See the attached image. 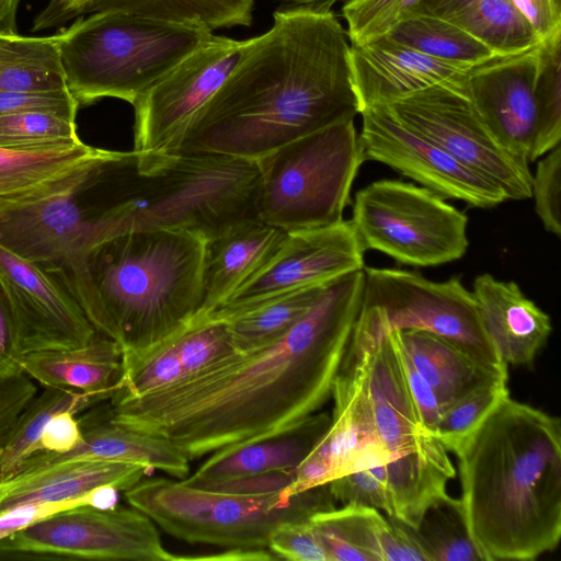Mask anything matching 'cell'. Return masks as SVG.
<instances>
[{
	"mask_svg": "<svg viewBox=\"0 0 561 561\" xmlns=\"http://www.w3.org/2000/svg\"><path fill=\"white\" fill-rule=\"evenodd\" d=\"M364 268L328 282L278 341L148 393L108 399L119 426L165 438L190 460L279 436L331 397L359 312Z\"/></svg>",
	"mask_w": 561,
	"mask_h": 561,
	"instance_id": "6da1fadb",
	"label": "cell"
},
{
	"mask_svg": "<svg viewBox=\"0 0 561 561\" xmlns=\"http://www.w3.org/2000/svg\"><path fill=\"white\" fill-rule=\"evenodd\" d=\"M351 43L332 11L283 8L198 111L172 152L257 160L360 113Z\"/></svg>",
	"mask_w": 561,
	"mask_h": 561,
	"instance_id": "7a4b0ae2",
	"label": "cell"
},
{
	"mask_svg": "<svg viewBox=\"0 0 561 561\" xmlns=\"http://www.w3.org/2000/svg\"><path fill=\"white\" fill-rule=\"evenodd\" d=\"M459 499L483 561H529L561 538V421L510 396L460 442Z\"/></svg>",
	"mask_w": 561,
	"mask_h": 561,
	"instance_id": "3957f363",
	"label": "cell"
},
{
	"mask_svg": "<svg viewBox=\"0 0 561 561\" xmlns=\"http://www.w3.org/2000/svg\"><path fill=\"white\" fill-rule=\"evenodd\" d=\"M206 238L183 228H135L94 242L80 307L123 356L161 344L197 314Z\"/></svg>",
	"mask_w": 561,
	"mask_h": 561,
	"instance_id": "277c9868",
	"label": "cell"
},
{
	"mask_svg": "<svg viewBox=\"0 0 561 561\" xmlns=\"http://www.w3.org/2000/svg\"><path fill=\"white\" fill-rule=\"evenodd\" d=\"M139 171L126 202L93 218L100 240L135 228H183L206 239L256 217L255 160L207 152L139 153Z\"/></svg>",
	"mask_w": 561,
	"mask_h": 561,
	"instance_id": "5b68a950",
	"label": "cell"
},
{
	"mask_svg": "<svg viewBox=\"0 0 561 561\" xmlns=\"http://www.w3.org/2000/svg\"><path fill=\"white\" fill-rule=\"evenodd\" d=\"M213 34L202 24L110 10L78 16L56 37L67 90L79 105L104 98L133 105Z\"/></svg>",
	"mask_w": 561,
	"mask_h": 561,
	"instance_id": "8992f818",
	"label": "cell"
},
{
	"mask_svg": "<svg viewBox=\"0 0 561 561\" xmlns=\"http://www.w3.org/2000/svg\"><path fill=\"white\" fill-rule=\"evenodd\" d=\"M352 335L365 351L375 433L388 457L392 516L415 528L432 505L449 497L446 486L455 469L448 450L422 424L394 332L355 324Z\"/></svg>",
	"mask_w": 561,
	"mask_h": 561,
	"instance_id": "52a82bcc",
	"label": "cell"
},
{
	"mask_svg": "<svg viewBox=\"0 0 561 561\" xmlns=\"http://www.w3.org/2000/svg\"><path fill=\"white\" fill-rule=\"evenodd\" d=\"M124 497L170 536L225 549L265 550L286 522L309 520L335 507L329 485L297 494L242 495L203 490L168 478H142Z\"/></svg>",
	"mask_w": 561,
	"mask_h": 561,
	"instance_id": "ba28073f",
	"label": "cell"
},
{
	"mask_svg": "<svg viewBox=\"0 0 561 561\" xmlns=\"http://www.w3.org/2000/svg\"><path fill=\"white\" fill-rule=\"evenodd\" d=\"M255 161L256 217L285 232L341 222L364 162L354 121L302 136Z\"/></svg>",
	"mask_w": 561,
	"mask_h": 561,
	"instance_id": "9c48e42d",
	"label": "cell"
},
{
	"mask_svg": "<svg viewBox=\"0 0 561 561\" xmlns=\"http://www.w3.org/2000/svg\"><path fill=\"white\" fill-rule=\"evenodd\" d=\"M468 95L501 147L528 168L561 138V35L469 69Z\"/></svg>",
	"mask_w": 561,
	"mask_h": 561,
	"instance_id": "30bf717a",
	"label": "cell"
},
{
	"mask_svg": "<svg viewBox=\"0 0 561 561\" xmlns=\"http://www.w3.org/2000/svg\"><path fill=\"white\" fill-rule=\"evenodd\" d=\"M364 289L356 323L377 333L422 330L438 335L485 368L507 374L489 339L472 291L459 277L433 282L397 268H364Z\"/></svg>",
	"mask_w": 561,
	"mask_h": 561,
	"instance_id": "8fae6325",
	"label": "cell"
},
{
	"mask_svg": "<svg viewBox=\"0 0 561 561\" xmlns=\"http://www.w3.org/2000/svg\"><path fill=\"white\" fill-rule=\"evenodd\" d=\"M122 151L98 149L58 190L0 210V243L38 264L80 304L91 214L80 198L101 184Z\"/></svg>",
	"mask_w": 561,
	"mask_h": 561,
	"instance_id": "7c38bea8",
	"label": "cell"
},
{
	"mask_svg": "<svg viewBox=\"0 0 561 561\" xmlns=\"http://www.w3.org/2000/svg\"><path fill=\"white\" fill-rule=\"evenodd\" d=\"M352 224L364 249L396 261L434 266L467 251V216L433 191L380 180L358 191Z\"/></svg>",
	"mask_w": 561,
	"mask_h": 561,
	"instance_id": "4fadbf2b",
	"label": "cell"
},
{
	"mask_svg": "<svg viewBox=\"0 0 561 561\" xmlns=\"http://www.w3.org/2000/svg\"><path fill=\"white\" fill-rule=\"evenodd\" d=\"M162 543L156 524L130 506H78L0 540V559L180 561Z\"/></svg>",
	"mask_w": 561,
	"mask_h": 561,
	"instance_id": "5bb4252c",
	"label": "cell"
},
{
	"mask_svg": "<svg viewBox=\"0 0 561 561\" xmlns=\"http://www.w3.org/2000/svg\"><path fill=\"white\" fill-rule=\"evenodd\" d=\"M380 105L398 122L496 184L507 199L531 197L529 168L496 141L474 108L466 81L435 84Z\"/></svg>",
	"mask_w": 561,
	"mask_h": 561,
	"instance_id": "9a60e30c",
	"label": "cell"
},
{
	"mask_svg": "<svg viewBox=\"0 0 561 561\" xmlns=\"http://www.w3.org/2000/svg\"><path fill=\"white\" fill-rule=\"evenodd\" d=\"M250 44L251 38L239 41L213 34L144 92L133 104L134 151L172 152Z\"/></svg>",
	"mask_w": 561,
	"mask_h": 561,
	"instance_id": "2e32d148",
	"label": "cell"
},
{
	"mask_svg": "<svg viewBox=\"0 0 561 561\" xmlns=\"http://www.w3.org/2000/svg\"><path fill=\"white\" fill-rule=\"evenodd\" d=\"M364 251L351 220L286 232L267 262L205 318L226 319L279 294L362 270Z\"/></svg>",
	"mask_w": 561,
	"mask_h": 561,
	"instance_id": "e0dca14e",
	"label": "cell"
},
{
	"mask_svg": "<svg viewBox=\"0 0 561 561\" xmlns=\"http://www.w3.org/2000/svg\"><path fill=\"white\" fill-rule=\"evenodd\" d=\"M358 136L363 160L389 165L442 197L471 206L493 207L506 201L493 182L451 157L424 135L392 117L381 105L364 110Z\"/></svg>",
	"mask_w": 561,
	"mask_h": 561,
	"instance_id": "ac0fdd59",
	"label": "cell"
},
{
	"mask_svg": "<svg viewBox=\"0 0 561 561\" xmlns=\"http://www.w3.org/2000/svg\"><path fill=\"white\" fill-rule=\"evenodd\" d=\"M0 287L9 302L23 356L81 347L96 335L78 301L55 277L1 243Z\"/></svg>",
	"mask_w": 561,
	"mask_h": 561,
	"instance_id": "d6986e66",
	"label": "cell"
},
{
	"mask_svg": "<svg viewBox=\"0 0 561 561\" xmlns=\"http://www.w3.org/2000/svg\"><path fill=\"white\" fill-rule=\"evenodd\" d=\"M331 397L334 408L330 425L297 467L298 479L309 486L329 483L359 450L379 443L367 392L365 351L354 336H351Z\"/></svg>",
	"mask_w": 561,
	"mask_h": 561,
	"instance_id": "ffe728a7",
	"label": "cell"
},
{
	"mask_svg": "<svg viewBox=\"0 0 561 561\" xmlns=\"http://www.w3.org/2000/svg\"><path fill=\"white\" fill-rule=\"evenodd\" d=\"M350 61L360 113L435 84L465 82L470 69L427 56L388 35L351 44Z\"/></svg>",
	"mask_w": 561,
	"mask_h": 561,
	"instance_id": "44dd1931",
	"label": "cell"
},
{
	"mask_svg": "<svg viewBox=\"0 0 561 561\" xmlns=\"http://www.w3.org/2000/svg\"><path fill=\"white\" fill-rule=\"evenodd\" d=\"M79 420L82 440L67 453L39 450L26 457L12 474L19 478L46 467L67 461H113L163 471L174 479L190 473V458L172 442L139 433L115 423L102 405L84 413Z\"/></svg>",
	"mask_w": 561,
	"mask_h": 561,
	"instance_id": "7402d4cb",
	"label": "cell"
},
{
	"mask_svg": "<svg viewBox=\"0 0 561 561\" xmlns=\"http://www.w3.org/2000/svg\"><path fill=\"white\" fill-rule=\"evenodd\" d=\"M473 297L483 328L506 365L531 366L551 331L550 317L514 282L482 274Z\"/></svg>",
	"mask_w": 561,
	"mask_h": 561,
	"instance_id": "603a6c76",
	"label": "cell"
},
{
	"mask_svg": "<svg viewBox=\"0 0 561 561\" xmlns=\"http://www.w3.org/2000/svg\"><path fill=\"white\" fill-rule=\"evenodd\" d=\"M285 236V231L259 218H247L207 238L202 301L194 319L209 316L257 272L274 254Z\"/></svg>",
	"mask_w": 561,
	"mask_h": 561,
	"instance_id": "cb8c5ba5",
	"label": "cell"
},
{
	"mask_svg": "<svg viewBox=\"0 0 561 561\" xmlns=\"http://www.w3.org/2000/svg\"><path fill=\"white\" fill-rule=\"evenodd\" d=\"M310 522L330 561H407L413 552L400 526L369 506L345 504L319 512Z\"/></svg>",
	"mask_w": 561,
	"mask_h": 561,
	"instance_id": "d4e9b609",
	"label": "cell"
},
{
	"mask_svg": "<svg viewBox=\"0 0 561 561\" xmlns=\"http://www.w3.org/2000/svg\"><path fill=\"white\" fill-rule=\"evenodd\" d=\"M150 472L142 466L113 461L56 463L0 483V515L25 504L77 499L101 485L124 492Z\"/></svg>",
	"mask_w": 561,
	"mask_h": 561,
	"instance_id": "484cf974",
	"label": "cell"
},
{
	"mask_svg": "<svg viewBox=\"0 0 561 561\" xmlns=\"http://www.w3.org/2000/svg\"><path fill=\"white\" fill-rule=\"evenodd\" d=\"M23 374L44 387L76 389L108 400L123 377V352L113 340L96 333L85 345L28 353Z\"/></svg>",
	"mask_w": 561,
	"mask_h": 561,
	"instance_id": "4316f807",
	"label": "cell"
},
{
	"mask_svg": "<svg viewBox=\"0 0 561 561\" xmlns=\"http://www.w3.org/2000/svg\"><path fill=\"white\" fill-rule=\"evenodd\" d=\"M331 417L319 412L279 436L225 451H215L191 476L181 481L196 486L240 476L296 470L329 427Z\"/></svg>",
	"mask_w": 561,
	"mask_h": 561,
	"instance_id": "83f0119b",
	"label": "cell"
},
{
	"mask_svg": "<svg viewBox=\"0 0 561 561\" xmlns=\"http://www.w3.org/2000/svg\"><path fill=\"white\" fill-rule=\"evenodd\" d=\"M404 353L415 369L433 389L442 412L484 381L494 373L451 342L422 330H393Z\"/></svg>",
	"mask_w": 561,
	"mask_h": 561,
	"instance_id": "f1b7e54d",
	"label": "cell"
},
{
	"mask_svg": "<svg viewBox=\"0 0 561 561\" xmlns=\"http://www.w3.org/2000/svg\"><path fill=\"white\" fill-rule=\"evenodd\" d=\"M96 150L83 142L39 151L0 147V210L58 190Z\"/></svg>",
	"mask_w": 561,
	"mask_h": 561,
	"instance_id": "f546056e",
	"label": "cell"
},
{
	"mask_svg": "<svg viewBox=\"0 0 561 561\" xmlns=\"http://www.w3.org/2000/svg\"><path fill=\"white\" fill-rule=\"evenodd\" d=\"M254 0H90L78 16L100 11H122L174 23L202 24L209 30L249 26Z\"/></svg>",
	"mask_w": 561,
	"mask_h": 561,
	"instance_id": "4dcf8cb0",
	"label": "cell"
},
{
	"mask_svg": "<svg viewBox=\"0 0 561 561\" xmlns=\"http://www.w3.org/2000/svg\"><path fill=\"white\" fill-rule=\"evenodd\" d=\"M67 90L56 34L0 35V92Z\"/></svg>",
	"mask_w": 561,
	"mask_h": 561,
	"instance_id": "1f68e13d",
	"label": "cell"
},
{
	"mask_svg": "<svg viewBox=\"0 0 561 561\" xmlns=\"http://www.w3.org/2000/svg\"><path fill=\"white\" fill-rule=\"evenodd\" d=\"M325 284L279 294L221 319L236 351L248 353L278 341L313 306Z\"/></svg>",
	"mask_w": 561,
	"mask_h": 561,
	"instance_id": "d6a6232c",
	"label": "cell"
},
{
	"mask_svg": "<svg viewBox=\"0 0 561 561\" xmlns=\"http://www.w3.org/2000/svg\"><path fill=\"white\" fill-rule=\"evenodd\" d=\"M104 401L102 396L76 389L44 387L0 444V483L10 479L27 456L38 451L42 430L55 413L71 410L78 414Z\"/></svg>",
	"mask_w": 561,
	"mask_h": 561,
	"instance_id": "836d02e7",
	"label": "cell"
},
{
	"mask_svg": "<svg viewBox=\"0 0 561 561\" xmlns=\"http://www.w3.org/2000/svg\"><path fill=\"white\" fill-rule=\"evenodd\" d=\"M388 36L427 56L466 68L499 56L449 19L419 11L399 23Z\"/></svg>",
	"mask_w": 561,
	"mask_h": 561,
	"instance_id": "e575fe53",
	"label": "cell"
},
{
	"mask_svg": "<svg viewBox=\"0 0 561 561\" xmlns=\"http://www.w3.org/2000/svg\"><path fill=\"white\" fill-rule=\"evenodd\" d=\"M499 56L526 50L539 39L510 0H469L447 16Z\"/></svg>",
	"mask_w": 561,
	"mask_h": 561,
	"instance_id": "d590c367",
	"label": "cell"
},
{
	"mask_svg": "<svg viewBox=\"0 0 561 561\" xmlns=\"http://www.w3.org/2000/svg\"><path fill=\"white\" fill-rule=\"evenodd\" d=\"M413 534L428 561H483L466 528L459 500L432 505Z\"/></svg>",
	"mask_w": 561,
	"mask_h": 561,
	"instance_id": "8d00e7d4",
	"label": "cell"
},
{
	"mask_svg": "<svg viewBox=\"0 0 561 561\" xmlns=\"http://www.w3.org/2000/svg\"><path fill=\"white\" fill-rule=\"evenodd\" d=\"M81 142L72 118L45 112L0 115L1 148L39 151L71 147Z\"/></svg>",
	"mask_w": 561,
	"mask_h": 561,
	"instance_id": "74e56055",
	"label": "cell"
},
{
	"mask_svg": "<svg viewBox=\"0 0 561 561\" xmlns=\"http://www.w3.org/2000/svg\"><path fill=\"white\" fill-rule=\"evenodd\" d=\"M508 375L496 376L443 410L434 436L453 451L460 442L505 397L510 396Z\"/></svg>",
	"mask_w": 561,
	"mask_h": 561,
	"instance_id": "f35d334b",
	"label": "cell"
},
{
	"mask_svg": "<svg viewBox=\"0 0 561 561\" xmlns=\"http://www.w3.org/2000/svg\"><path fill=\"white\" fill-rule=\"evenodd\" d=\"M183 370L172 340L136 355L123 356V377L110 399L135 398L182 378Z\"/></svg>",
	"mask_w": 561,
	"mask_h": 561,
	"instance_id": "ab89813d",
	"label": "cell"
},
{
	"mask_svg": "<svg viewBox=\"0 0 561 561\" xmlns=\"http://www.w3.org/2000/svg\"><path fill=\"white\" fill-rule=\"evenodd\" d=\"M387 462L388 457L382 451L360 456L353 469L328 483L334 501H340L344 505L369 506L392 516L387 484Z\"/></svg>",
	"mask_w": 561,
	"mask_h": 561,
	"instance_id": "60d3db41",
	"label": "cell"
},
{
	"mask_svg": "<svg viewBox=\"0 0 561 561\" xmlns=\"http://www.w3.org/2000/svg\"><path fill=\"white\" fill-rule=\"evenodd\" d=\"M170 339L181 362L182 377L238 353L226 323L214 318L194 319Z\"/></svg>",
	"mask_w": 561,
	"mask_h": 561,
	"instance_id": "b9f144b4",
	"label": "cell"
},
{
	"mask_svg": "<svg viewBox=\"0 0 561 561\" xmlns=\"http://www.w3.org/2000/svg\"><path fill=\"white\" fill-rule=\"evenodd\" d=\"M424 0H348L342 8L351 44H365L388 35L419 11Z\"/></svg>",
	"mask_w": 561,
	"mask_h": 561,
	"instance_id": "7bdbcfd3",
	"label": "cell"
},
{
	"mask_svg": "<svg viewBox=\"0 0 561 561\" xmlns=\"http://www.w3.org/2000/svg\"><path fill=\"white\" fill-rule=\"evenodd\" d=\"M538 162L530 192L535 210L548 232L561 237V146L557 145Z\"/></svg>",
	"mask_w": 561,
	"mask_h": 561,
	"instance_id": "ee69618b",
	"label": "cell"
},
{
	"mask_svg": "<svg viewBox=\"0 0 561 561\" xmlns=\"http://www.w3.org/2000/svg\"><path fill=\"white\" fill-rule=\"evenodd\" d=\"M267 549L276 559L291 561H330L312 523L286 522L270 535Z\"/></svg>",
	"mask_w": 561,
	"mask_h": 561,
	"instance_id": "f6af8a7d",
	"label": "cell"
},
{
	"mask_svg": "<svg viewBox=\"0 0 561 561\" xmlns=\"http://www.w3.org/2000/svg\"><path fill=\"white\" fill-rule=\"evenodd\" d=\"M79 104L68 90L42 92H0V115L45 112L75 119Z\"/></svg>",
	"mask_w": 561,
	"mask_h": 561,
	"instance_id": "bcb514c9",
	"label": "cell"
},
{
	"mask_svg": "<svg viewBox=\"0 0 561 561\" xmlns=\"http://www.w3.org/2000/svg\"><path fill=\"white\" fill-rule=\"evenodd\" d=\"M95 504V488L87 494L71 500L42 502L14 507L0 515V540L59 512L78 506Z\"/></svg>",
	"mask_w": 561,
	"mask_h": 561,
	"instance_id": "7dc6e473",
	"label": "cell"
},
{
	"mask_svg": "<svg viewBox=\"0 0 561 561\" xmlns=\"http://www.w3.org/2000/svg\"><path fill=\"white\" fill-rule=\"evenodd\" d=\"M37 392L34 380L25 374L0 376V444Z\"/></svg>",
	"mask_w": 561,
	"mask_h": 561,
	"instance_id": "c3c4849f",
	"label": "cell"
},
{
	"mask_svg": "<svg viewBox=\"0 0 561 561\" xmlns=\"http://www.w3.org/2000/svg\"><path fill=\"white\" fill-rule=\"evenodd\" d=\"M294 479L295 470H280L206 482L194 488L230 494L256 495L283 491Z\"/></svg>",
	"mask_w": 561,
	"mask_h": 561,
	"instance_id": "681fc988",
	"label": "cell"
},
{
	"mask_svg": "<svg viewBox=\"0 0 561 561\" xmlns=\"http://www.w3.org/2000/svg\"><path fill=\"white\" fill-rule=\"evenodd\" d=\"M71 410L55 413L44 425L38 438V451L67 453L82 440L79 420Z\"/></svg>",
	"mask_w": 561,
	"mask_h": 561,
	"instance_id": "f907efd6",
	"label": "cell"
},
{
	"mask_svg": "<svg viewBox=\"0 0 561 561\" xmlns=\"http://www.w3.org/2000/svg\"><path fill=\"white\" fill-rule=\"evenodd\" d=\"M539 42L561 35V0H510Z\"/></svg>",
	"mask_w": 561,
	"mask_h": 561,
	"instance_id": "816d5d0a",
	"label": "cell"
},
{
	"mask_svg": "<svg viewBox=\"0 0 561 561\" xmlns=\"http://www.w3.org/2000/svg\"><path fill=\"white\" fill-rule=\"evenodd\" d=\"M398 344L404 364L408 386L415 402V405L417 408L422 424L426 431L434 435L435 428L442 414V407L433 389L427 383V381L422 377V375L415 369L410 358L401 347L399 341Z\"/></svg>",
	"mask_w": 561,
	"mask_h": 561,
	"instance_id": "f5cc1de1",
	"label": "cell"
},
{
	"mask_svg": "<svg viewBox=\"0 0 561 561\" xmlns=\"http://www.w3.org/2000/svg\"><path fill=\"white\" fill-rule=\"evenodd\" d=\"M22 358L12 312L0 287V376L23 374Z\"/></svg>",
	"mask_w": 561,
	"mask_h": 561,
	"instance_id": "db71d44e",
	"label": "cell"
},
{
	"mask_svg": "<svg viewBox=\"0 0 561 561\" xmlns=\"http://www.w3.org/2000/svg\"><path fill=\"white\" fill-rule=\"evenodd\" d=\"M70 2L71 0H50L36 15L33 31L37 32L60 25V20Z\"/></svg>",
	"mask_w": 561,
	"mask_h": 561,
	"instance_id": "11a10c76",
	"label": "cell"
},
{
	"mask_svg": "<svg viewBox=\"0 0 561 561\" xmlns=\"http://www.w3.org/2000/svg\"><path fill=\"white\" fill-rule=\"evenodd\" d=\"M21 0H0V35L16 34V13Z\"/></svg>",
	"mask_w": 561,
	"mask_h": 561,
	"instance_id": "9f6ffc18",
	"label": "cell"
},
{
	"mask_svg": "<svg viewBox=\"0 0 561 561\" xmlns=\"http://www.w3.org/2000/svg\"><path fill=\"white\" fill-rule=\"evenodd\" d=\"M468 1L469 0H424L419 12L447 18Z\"/></svg>",
	"mask_w": 561,
	"mask_h": 561,
	"instance_id": "6f0895ef",
	"label": "cell"
},
{
	"mask_svg": "<svg viewBox=\"0 0 561 561\" xmlns=\"http://www.w3.org/2000/svg\"><path fill=\"white\" fill-rule=\"evenodd\" d=\"M279 7L299 8L314 12H329L339 0H277Z\"/></svg>",
	"mask_w": 561,
	"mask_h": 561,
	"instance_id": "680465c9",
	"label": "cell"
},
{
	"mask_svg": "<svg viewBox=\"0 0 561 561\" xmlns=\"http://www.w3.org/2000/svg\"><path fill=\"white\" fill-rule=\"evenodd\" d=\"M88 1L90 0H71L70 4L68 5L67 10L65 11L60 20V25L77 18L79 10Z\"/></svg>",
	"mask_w": 561,
	"mask_h": 561,
	"instance_id": "91938a15",
	"label": "cell"
}]
</instances>
